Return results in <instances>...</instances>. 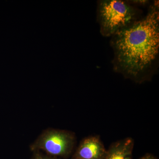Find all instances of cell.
I'll list each match as a JSON object with an SVG mask.
<instances>
[{"label": "cell", "instance_id": "7", "mask_svg": "<svg viewBox=\"0 0 159 159\" xmlns=\"http://www.w3.org/2000/svg\"><path fill=\"white\" fill-rule=\"evenodd\" d=\"M139 159H158V158L152 154L147 153Z\"/></svg>", "mask_w": 159, "mask_h": 159}, {"label": "cell", "instance_id": "5", "mask_svg": "<svg viewBox=\"0 0 159 159\" xmlns=\"http://www.w3.org/2000/svg\"><path fill=\"white\" fill-rule=\"evenodd\" d=\"M134 141L127 137L113 142L107 150L105 159H133Z\"/></svg>", "mask_w": 159, "mask_h": 159}, {"label": "cell", "instance_id": "1", "mask_svg": "<svg viewBox=\"0 0 159 159\" xmlns=\"http://www.w3.org/2000/svg\"><path fill=\"white\" fill-rule=\"evenodd\" d=\"M158 2L140 20L113 35L115 70L142 83L151 79L159 49Z\"/></svg>", "mask_w": 159, "mask_h": 159}, {"label": "cell", "instance_id": "2", "mask_svg": "<svg viewBox=\"0 0 159 159\" xmlns=\"http://www.w3.org/2000/svg\"><path fill=\"white\" fill-rule=\"evenodd\" d=\"M136 9L123 1L107 0L100 2L99 18L101 34L105 36L116 32L135 21Z\"/></svg>", "mask_w": 159, "mask_h": 159}, {"label": "cell", "instance_id": "3", "mask_svg": "<svg viewBox=\"0 0 159 159\" xmlns=\"http://www.w3.org/2000/svg\"><path fill=\"white\" fill-rule=\"evenodd\" d=\"M77 143L74 133L64 129L48 128L44 130L30 145L32 152H44L56 157L67 159L73 153Z\"/></svg>", "mask_w": 159, "mask_h": 159}, {"label": "cell", "instance_id": "4", "mask_svg": "<svg viewBox=\"0 0 159 159\" xmlns=\"http://www.w3.org/2000/svg\"><path fill=\"white\" fill-rule=\"evenodd\" d=\"M107 153L100 137L89 136L80 141L71 159H105Z\"/></svg>", "mask_w": 159, "mask_h": 159}, {"label": "cell", "instance_id": "6", "mask_svg": "<svg viewBox=\"0 0 159 159\" xmlns=\"http://www.w3.org/2000/svg\"><path fill=\"white\" fill-rule=\"evenodd\" d=\"M33 154L32 155L31 159H59L56 157L51 156L47 154H44L41 151H36L33 152Z\"/></svg>", "mask_w": 159, "mask_h": 159}, {"label": "cell", "instance_id": "8", "mask_svg": "<svg viewBox=\"0 0 159 159\" xmlns=\"http://www.w3.org/2000/svg\"><path fill=\"white\" fill-rule=\"evenodd\" d=\"M133 2L134 3H137V4H143V5H144V4H146L148 2H147V1H133Z\"/></svg>", "mask_w": 159, "mask_h": 159}]
</instances>
